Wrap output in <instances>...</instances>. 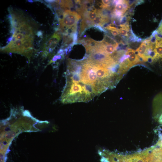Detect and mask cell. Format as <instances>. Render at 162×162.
<instances>
[{
  "instance_id": "6da1fadb",
  "label": "cell",
  "mask_w": 162,
  "mask_h": 162,
  "mask_svg": "<svg viewBox=\"0 0 162 162\" xmlns=\"http://www.w3.org/2000/svg\"><path fill=\"white\" fill-rule=\"evenodd\" d=\"M8 18L11 25L12 39L6 46L2 47V52L15 53L26 57L29 60L33 53L34 32L29 20L22 13L10 10Z\"/></svg>"
},
{
  "instance_id": "7a4b0ae2",
  "label": "cell",
  "mask_w": 162,
  "mask_h": 162,
  "mask_svg": "<svg viewBox=\"0 0 162 162\" xmlns=\"http://www.w3.org/2000/svg\"><path fill=\"white\" fill-rule=\"evenodd\" d=\"M84 83L73 82L66 81L65 86L61 96V100L64 103L88 102L84 92L82 86Z\"/></svg>"
},
{
  "instance_id": "3957f363",
  "label": "cell",
  "mask_w": 162,
  "mask_h": 162,
  "mask_svg": "<svg viewBox=\"0 0 162 162\" xmlns=\"http://www.w3.org/2000/svg\"><path fill=\"white\" fill-rule=\"evenodd\" d=\"M64 11L62 19L58 20L60 31L62 34L67 28L77 25V22L80 18V16L75 11L70 10Z\"/></svg>"
},
{
  "instance_id": "277c9868",
  "label": "cell",
  "mask_w": 162,
  "mask_h": 162,
  "mask_svg": "<svg viewBox=\"0 0 162 162\" xmlns=\"http://www.w3.org/2000/svg\"><path fill=\"white\" fill-rule=\"evenodd\" d=\"M54 34L44 44L43 49V56L46 57L50 55L56 47L61 38L59 30Z\"/></svg>"
},
{
  "instance_id": "5b68a950",
  "label": "cell",
  "mask_w": 162,
  "mask_h": 162,
  "mask_svg": "<svg viewBox=\"0 0 162 162\" xmlns=\"http://www.w3.org/2000/svg\"><path fill=\"white\" fill-rule=\"evenodd\" d=\"M125 55L127 56L125 60L130 67L140 61L139 57L133 49H128Z\"/></svg>"
},
{
  "instance_id": "8992f818",
  "label": "cell",
  "mask_w": 162,
  "mask_h": 162,
  "mask_svg": "<svg viewBox=\"0 0 162 162\" xmlns=\"http://www.w3.org/2000/svg\"><path fill=\"white\" fill-rule=\"evenodd\" d=\"M149 42L148 40H146L142 42L140 46L136 49V52L139 57L140 59L145 61V55L148 48Z\"/></svg>"
},
{
  "instance_id": "52a82bcc",
  "label": "cell",
  "mask_w": 162,
  "mask_h": 162,
  "mask_svg": "<svg viewBox=\"0 0 162 162\" xmlns=\"http://www.w3.org/2000/svg\"><path fill=\"white\" fill-rule=\"evenodd\" d=\"M115 11L118 12L123 14L129 8L128 2L127 1H116Z\"/></svg>"
},
{
  "instance_id": "ba28073f",
  "label": "cell",
  "mask_w": 162,
  "mask_h": 162,
  "mask_svg": "<svg viewBox=\"0 0 162 162\" xmlns=\"http://www.w3.org/2000/svg\"><path fill=\"white\" fill-rule=\"evenodd\" d=\"M98 15V10L95 9L94 10L92 9L91 11H89L87 14L86 18V19L92 21Z\"/></svg>"
},
{
  "instance_id": "9c48e42d",
  "label": "cell",
  "mask_w": 162,
  "mask_h": 162,
  "mask_svg": "<svg viewBox=\"0 0 162 162\" xmlns=\"http://www.w3.org/2000/svg\"><path fill=\"white\" fill-rule=\"evenodd\" d=\"M103 40L105 42L108 44L118 46V43L114 40L112 39L109 36L105 35Z\"/></svg>"
},
{
  "instance_id": "30bf717a",
  "label": "cell",
  "mask_w": 162,
  "mask_h": 162,
  "mask_svg": "<svg viewBox=\"0 0 162 162\" xmlns=\"http://www.w3.org/2000/svg\"><path fill=\"white\" fill-rule=\"evenodd\" d=\"M129 29L126 28H121L118 29V31L120 34L124 36H128V32Z\"/></svg>"
},
{
  "instance_id": "8fae6325",
  "label": "cell",
  "mask_w": 162,
  "mask_h": 162,
  "mask_svg": "<svg viewBox=\"0 0 162 162\" xmlns=\"http://www.w3.org/2000/svg\"><path fill=\"white\" fill-rule=\"evenodd\" d=\"M62 56H63L57 55L54 56L52 59L49 62L48 64H50L54 62L58 59H61Z\"/></svg>"
},
{
  "instance_id": "7c38bea8",
  "label": "cell",
  "mask_w": 162,
  "mask_h": 162,
  "mask_svg": "<svg viewBox=\"0 0 162 162\" xmlns=\"http://www.w3.org/2000/svg\"><path fill=\"white\" fill-rule=\"evenodd\" d=\"M78 32L76 31L74 32L73 34V45L75 44H76L78 37Z\"/></svg>"
},
{
  "instance_id": "4fadbf2b",
  "label": "cell",
  "mask_w": 162,
  "mask_h": 162,
  "mask_svg": "<svg viewBox=\"0 0 162 162\" xmlns=\"http://www.w3.org/2000/svg\"><path fill=\"white\" fill-rule=\"evenodd\" d=\"M15 135L16 134L15 132L14 131H11L8 132L7 134L6 137L8 139H11L14 137Z\"/></svg>"
},
{
  "instance_id": "5bb4252c",
  "label": "cell",
  "mask_w": 162,
  "mask_h": 162,
  "mask_svg": "<svg viewBox=\"0 0 162 162\" xmlns=\"http://www.w3.org/2000/svg\"><path fill=\"white\" fill-rule=\"evenodd\" d=\"M157 31L158 34L162 35V23L158 28Z\"/></svg>"
},
{
  "instance_id": "9a60e30c",
  "label": "cell",
  "mask_w": 162,
  "mask_h": 162,
  "mask_svg": "<svg viewBox=\"0 0 162 162\" xmlns=\"http://www.w3.org/2000/svg\"><path fill=\"white\" fill-rule=\"evenodd\" d=\"M95 28L100 30V31L105 32L104 30L100 26L98 25H95L94 26Z\"/></svg>"
},
{
  "instance_id": "2e32d148",
  "label": "cell",
  "mask_w": 162,
  "mask_h": 162,
  "mask_svg": "<svg viewBox=\"0 0 162 162\" xmlns=\"http://www.w3.org/2000/svg\"><path fill=\"white\" fill-rule=\"evenodd\" d=\"M37 35L38 37H41L42 35V32L41 31H38L37 33Z\"/></svg>"
},
{
  "instance_id": "e0dca14e",
  "label": "cell",
  "mask_w": 162,
  "mask_h": 162,
  "mask_svg": "<svg viewBox=\"0 0 162 162\" xmlns=\"http://www.w3.org/2000/svg\"><path fill=\"white\" fill-rule=\"evenodd\" d=\"M161 104L162 105V104ZM159 119L160 121L162 122V112L161 113V114H160Z\"/></svg>"
},
{
  "instance_id": "ac0fdd59",
  "label": "cell",
  "mask_w": 162,
  "mask_h": 162,
  "mask_svg": "<svg viewBox=\"0 0 162 162\" xmlns=\"http://www.w3.org/2000/svg\"><path fill=\"white\" fill-rule=\"evenodd\" d=\"M28 2L31 3H32L33 2V1L32 0H28Z\"/></svg>"
}]
</instances>
